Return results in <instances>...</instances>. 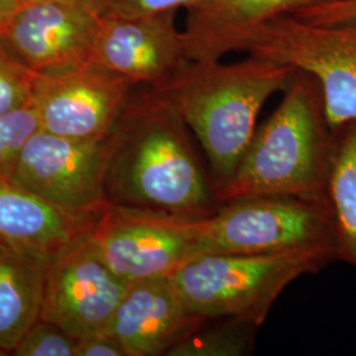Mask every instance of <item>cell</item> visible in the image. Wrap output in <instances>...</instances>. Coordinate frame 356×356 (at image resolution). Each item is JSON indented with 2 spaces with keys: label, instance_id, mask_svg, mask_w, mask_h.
<instances>
[{
  "label": "cell",
  "instance_id": "obj_2",
  "mask_svg": "<svg viewBox=\"0 0 356 356\" xmlns=\"http://www.w3.org/2000/svg\"><path fill=\"white\" fill-rule=\"evenodd\" d=\"M294 72L291 65L254 56L235 64L188 58L157 89L200 141L216 194L251 144L261 107L284 91Z\"/></svg>",
  "mask_w": 356,
  "mask_h": 356
},
{
  "label": "cell",
  "instance_id": "obj_25",
  "mask_svg": "<svg viewBox=\"0 0 356 356\" xmlns=\"http://www.w3.org/2000/svg\"><path fill=\"white\" fill-rule=\"evenodd\" d=\"M19 0H0V32L19 8Z\"/></svg>",
  "mask_w": 356,
  "mask_h": 356
},
{
  "label": "cell",
  "instance_id": "obj_19",
  "mask_svg": "<svg viewBox=\"0 0 356 356\" xmlns=\"http://www.w3.org/2000/svg\"><path fill=\"white\" fill-rule=\"evenodd\" d=\"M32 104L0 116V178L13 179L19 154L26 140L38 129Z\"/></svg>",
  "mask_w": 356,
  "mask_h": 356
},
{
  "label": "cell",
  "instance_id": "obj_22",
  "mask_svg": "<svg viewBox=\"0 0 356 356\" xmlns=\"http://www.w3.org/2000/svg\"><path fill=\"white\" fill-rule=\"evenodd\" d=\"M99 19L139 17L153 13L189 8L201 0H82Z\"/></svg>",
  "mask_w": 356,
  "mask_h": 356
},
{
  "label": "cell",
  "instance_id": "obj_21",
  "mask_svg": "<svg viewBox=\"0 0 356 356\" xmlns=\"http://www.w3.org/2000/svg\"><path fill=\"white\" fill-rule=\"evenodd\" d=\"M76 339L57 325L38 319L15 346V356H74Z\"/></svg>",
  "mask_w": 356,
  "mask_h": 356
},
{
  "label": "cell",
  "instance_id": "obj_13",
  "mask_svg": "<svg viewBox=\"0 0 356 356\" xmlns=\"http://www.w3.org/2000/svg\"><path fill=\"white\" fill-rule=\"evenodd\" d=\"M204 321L184 304L169 276L151 277L128 284L107 334L126 356H166Z\"/></svg>",
  "mask_w": 356,
  "mask_h": 356
},
{
  "label": "cell",
  "instance_id": "obj_24",
  "mask_svg": "<svg viewBox=\"0 0 356 356\" xmlns=\"http://www.w3.org/2000/svg\"><path fill=\"white\" fill-rule=\"evenodd\" d=\"M74 356H126V353L110 334L101 332L76 339Z\"/></svg>",
  "mask_w": 356,
  "mask_h": 356
},
{
  "label": "cell",
  "instance_id": "obj_12",
  "mask_svg": "<svg viewBox=\"0 0 356 356\" xmlns=\"http://www.w3.org/2000/svg\"><path fill=\"white\" fill-rule=\"evenodd\" d=\"M177 10L139 17L101 19L92 63L126 76L135 85L160 89L186 57Z\"/></svg>",
  "mask_w": 356,
  "mask_h": 356
},
{
  "label": "cell",
  "instance_id": "obj_3",
  "mask_svg": "<svg viewBox=\"0 0 356 356\" xmlns=\"http://www.w3.org/2000/svg\"><path fill=\"white\" fill-rule=\"evenodd\" d=\"M334 128L318 79L296 69L276 111L256 129L219 204L259 195L327 200Z\"/></svg>",
  "mask_w": 356,
  "mask_h": 356
},
{
  "label": "cell",
  "instance_id": "obj_18",
  "mask_svg": "<svg viewBox=\"0 0 356 356\" xmlns=\"http://www.w3.org/2000/svg\"><path fill=\"white\" fill-rule=\"evenodd\" d=\"M259 329L254 323L242 319H206L166 356L251 355Z\"/></svg>",
  "mask_w": 356,
  "mask_h": 356
},
{
  "label": "cell",
  "instance_id": "obj_1",
  "mask_svg": "<svg viewBox=\"0 0 356 356\" xmlns=\"http://www.w3.org/2000/svg\"><path fill=\"white\" fill-rule=\"evenodd\" d=\"M191 135L163 92L136 85L107 139L108 204L211 216L219 202Z\"/></svg>",
  "mask_w": 356,
  "mask_h": 356
},
{
  "label": "cell",
  "instance_id": "obj_9",
  "mask_svg": "<svg viewBox=\"0 0 356 356\" xmlns=\"http://www.w3.org/2000/svg\"><path fill=\"white\" fill-rule=\"evenodd\" d=\"M136 85L92 61L35 76L31 104L38 127L53 135L104 140Z\"/></svg>",
  "mask_w": 356,
  "mask_h": 356
},
{
  "label": "cell",
  "instance_id": "obj_7",
  "mask_svg": "<svg viewBox=\"0 0 356 356\" xmlns=\"http://www.w3.org/2000/svg\"><path fill=\"white\" fill-rule=\"evenodd\" d=\"M201 218L108 204L90 236L106 264L127 284L166 277L204 256Z\"/></svg>",
  "mask_w": 356,
  "mask_h": 356
},
{
  "label": "cell",
  "instance_id": "obj_20",
  "mask_svg": "<svg viewBox=\"0 0 356 356\" xmlns=\"http://www.w3.org/2000/svg\"><path fill=\"white\" fill-rule=\"evenodd\" d=\"M36 73L22 64L0 40V116L31 103Z\"/></svg>",
  "mask_w": 356,
  "mask_h": 356
},
{
  "label": "cell",
  "instance_id": "obj_4",
  "mask_svg": "<svg viewBox=\"0 0 356 356\" xmlns=\"http://www.w3.org/2000/svg\"><path fill=\"white\" fill-rule=\"evenodd\" d=\"M338 260L323 248L206 254L169 276L186 307L204 319H242L261 327L284 291Z\"/></svg>",
  "mask_w": 356,
  "mask_h": 356
},
{
  "label": "cell",
  "instance_id": "obj_16",
  "mask_svg": "<svg viewBox=\"0 0 356 356\" xmlns=\"http://www.w3.org/2000/svg\"><path fill=\"white\" fill-rule=\"evenodd\" d=\"M51 261L0 250V350L15 346L40 319Z\"/></svg>",
  "mask_w": 356,
  "mask_h": 356
},
{
  "label": "cell",
  "instance_id": "obj_10",
  "mask_svg": "<svg viewBox=\"0 0 356 356\" xmlns=\"http://www.w3.org/2000/svg\"><path fill=\"white\" fill-rule=\"evenodd\" d=\"M127 285L106 264L88 234L51 260L40 319L76 339L107 332Z\"/></svg>",
  "mask_w": 356,
  "mask_h": 356
},
{
  "label": "cell",
  "instance_id": "obj_14",
  "mask_svg": "<svg viewBox=\"0 0 356 356\" xmlns=\"http://www.w3.org/2000/svg\"><path fill=\"white\" fill-rule=\"evenodd\" d=\"M98 218L67 213L13 179L0 178L1 251L51 261L90 234Z\"/></svg>",
  "mask_w": 356,
  "mask_h": 356
},
{
  "label": "cell",
  "instance_id": "obj_5",
  "mask_svg": "<svg viewBox=\"0 0 356 356\" xmlns=\"http://www.w3.org/2000/svg\"><path fill=\"white\" fill-rule=\"evenodd\" d=\"M204 256L268 254L297 248L330 250L338 257L327 200L259 195L220 204L200 219Z\"/></svg>",
  "mask_w": 356,
  "mask_h": 356
},
{
  "label": "cell",
  "instance_id": "obj_8",
  "mask_svg": "<svg viewBox=\"0 0 356 356\" xmlns=\"http://www.w3.org/2000/svg\"><path fill=\"white\" fill-rule=\"evenodd\" d=\"M107 139L79 140L38 128L19 154L13 181L67 213L98 218L110 204L104 191Z\"/></svg>",
  "mask_w": 356,
  "mask_h": 356
},
{
  "label": "cell",
  "instance_id": "obj_23",
  "mask_svg": "<svg viewBox=\"0 0 356 356\" xmlns=\"http://www.w3.org/2000/svg\"><path fill=\"white\" fill-rule=\"evenodd\" d=\"M293 17L310 24H332L356 16V0H332L297 11Z\"/></svg>",
  "mask_w": 356,
  "mask_h": 356
},
{
  "label": "cell",
  "instance_id": "obj_27",
  "mask_svg": "<svg viewBox=\"0 0 356 356\" xmlns=\"http://www.w3.org/2000/svg\"><path fill=\"white\" fill-rule=\"evenodd\" d=\"M4 355H10V354H8V353H6V351H3V350H0V356Z\"/></svg>",
  "mask_w": 356,
  "mask_h": 356
},
{
  "label": "cell",
  "instance_id": "obj_17",
  "mask_svg": "<svg viewBox=\"0 0 356 356\" xmlns=\"http://www.w3.org/2000/svg\"><path fill=\"white\" fill-rule=\"evenodd\" d=\"M326 195L335 223L338 260L356 268V119L334 128Z\"/></svg>",
  "mask_w": 356,
  "mask_h": 356
},
{
  "label": "cell",
  "instance_id": "obj_15",
  "mask_svg": "<svg viewBox=\"0 0 356 356\" xmlns=\"http://www.w3.org/2000/svg\"><path fill=\"white\" fill-rule=\"evenodd\" d=\"M332 0H201L186 8L184 38L189 60H220L243 51L257 28Z\"/></svg>",
  "mask_w": 356,
  "mask_h": 356
},
{
  "label": "cell",
  "instance_id": "obj_11",
  "mask_svg": "<svg viewBox=\"0 0 356 356\" xmlns=\"http://www.w3.org/2000/svg\"><path fill=\"white\" fill-rule=\"evenodd\" d=\"M99 26L101 19L82 0H40L20 4L0 40L40 74L90 61Z\"/></svg>",
  "mask_w": 356,
  "mask_h": 356
},
{
  "label": "cell",
  "instance_id": "obj_26",
  "mask_svg": "<svg viewBox=\"0 0 356 356\" xmlns=\"http://www.w3.org/2000/svg\"><path fill=\"white\" fill-rule=\"evenodd\" d=\"M32 1H40V0H19L20 4H24V3H32Z\"/></svg>",
  "mask_w": 356,
  "mask_h": 356
},
{
  "label": "cell",
  "instance_id": "obj_6",
  "mask_svg": "<svg viewBox=\"0 0 356 356\" xmlns=\"http://www.w3.org/2000/svg\"><path fill=\"white\" fill-rule=\"evenodd\" d=\"M243 51L316 76L331 127L356 119V16L332 24L277 16L256 29Z\"/></svg>",
  "mask_w": 356,
  "mask_h": 356
}]
</instances>
